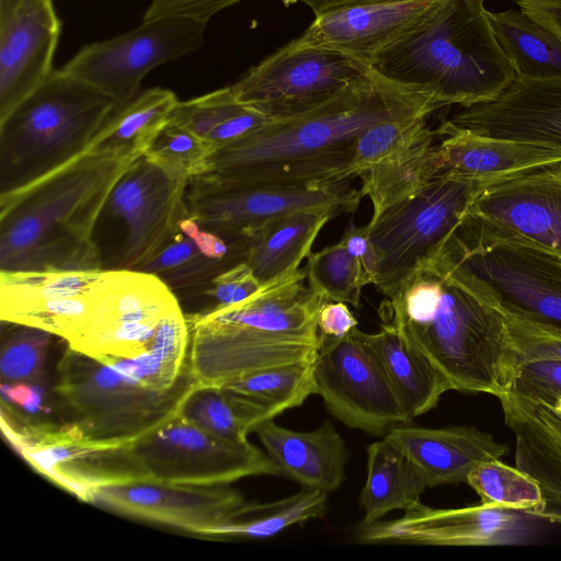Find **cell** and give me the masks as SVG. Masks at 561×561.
Masks as SVG:
<instances>
[{
	"label": "cell",
	"instance_id": "cell-12",
	"mask_svg": "<svg viewBox=\"0 0 561 561\" xmlns=\"http://www.w3.org/2000/svg\"><path fill=\"white\" fill-rule=\"evenodd\" d=\"M370 69L341 51L294 39L252 67L231 89L240 104L280 118L325 103Z\"/></svg>",
	"mask_w": 561,
	"mask_h": 561
},
{
	"label": "cell",
	"instance_id": "cell-14",
	"mask_svg": "<svg viewBox=\"0 0 561 561\" xmlns=\"http://www.w3.org/2000/svg\"><path fill=\"white\" fill-rule=\"evenodd\" d=\"M207 23L182 16L142 20L135 30L82 47L61 69L122 106L139 93L147 73L198 49Z\"/></svg>",
	"mask_w": 561,
	"mask_h": 561
},
{
	"label": "cell",
	"instance_id": "cell-11",
	"mask_svg": "<svg viewBox=\"0 0 561 561\" xmlns=\"http://www.w3.org/2000/svg\"><path fill=\"white\" fill-rule=\"evenodd\" d=\"M363 195L350 181L318 185L244 182L207 172L186 187L191 217L224 236L249 237L270 220L299 210L354 213Z\"/></svg>",
	"mask_w": 561,
	"mask_h": 561
},
{
	"label": "cell",
	"instance_id": "cell-48",
	"mask_svg": "<svg viewBox=\"0 0 561 561\" xmlns=\"http://www.w3.org/2000/svg\"><path fill=\"white\" fill-rule=\"evenodd\" d=\"M261 286L249 265L242 262L217 275L203 294L215 301L214 306H229L249 298Z\"/></svg>",
	"mask_w": 561,
	"mask_h": 561
},
{
	"label": "cell",
	"instance_id": "cell-2",
	"mask_svg": "<svg viewBox=\"0 0 561 561\" xmlns=\"http://www.w3.org/2000/svg\"><path fill=\"white\" fill-rule=\"evenodd\" d=\"M135 160L84 151L0 194V272L105 268L94 239L110 194Z\"/></svg>",
	"mask_w": 561,
	"mask_h": 561
},
{
	"label": "cell",
	"instance_id": "cell-52",
	"mask_svg": "<svg viewBox=\"0 0 561 561\" xmlns=\"http://www.w3.org/2000/svg\"><path fill=\"white\" fill-rule=\"evenodd\" d=\"M341 240L347 252L362 263L370 284H373L377 267V256L369 240L367 224L364 226L348 225Z\"/></svg>",
	"mask_w": 561,
	"mask_h": 561
},
{
	"label": "cell",
	"instance_id": "cell-49",
	"mask_svg": "<svg viewBox=\"0 0 561 561\" xmlns=\"http://www.w3.org/2000/svg\"><path fill=\"white\" fill-rule=\"evenodd\" d=\"M240 1L243 0H150L142 20L182 16L208 23L216 13Z\"/></svg>",
	"mask_w": 561,
	"mask_h": 561
},
{
	"label": "cell",
	"instance_id": "cell-3",
	"mask_svg": "<svg viewBox=\"0 0 561 561\" xmlns=\"http://www.w3.org/2000/svg\"><path fill=\"white\" fill-rule=\"evenodd\" d=\"M484 12V0H443L419 30L380 54L371 68L432 95L439 108L493 100L516 75Z\"/></svg>",
	"mask_w": 561,
	"mask_h": 561
},
{
	"label": "cell",
	"instance_id": "cell-19",
	"mask_svg": "<svg viewBox=\"0 0 561 561\" xmlns=\"http://www.w3.org/2000/svg\"><path fill=\"white\" fill-rule=\"evenodd\" d=\"M90 503L116 514L216 539L247 503L242 493L226 485H171L124 482L99 486Z\"/></svg>",
	"mask_w": 561,
	"mask_h": 561
},
{
	"label": "cell",
	"instance_id": "cell-8",
	"mask_svg": "<svg viewBox=\"0 0 561 561\" xmlns=\"http://www.w3.org/2000/svg\"><path fill=\"white\" fill-rule=\"evenodd\" d=\"M492 185L484 179L442 170L415 194L371 218L367 227L377 256L373 282L377 290L387 300L400 298L424 273L474 198Z\"/></svg>",
	"mask_w": 561,
	"mask_h": 561
},
{
	"label": "cell",
	"instance_id": "cell-53",
	"mask_svg": "<svg viewBox=\"0 0 561 561\" xmlns=\"http://www.w3.org/2000/svg\"><path fill=\"white\" fill-rule=\"evenodd\" d=\"M2 400L20 407L28 413H37L43 409L44 390L42 385L18 381L2 382Z\"/></svg>",
	"mask_w": 561,
	"mask_h": 561
},
{
	"label": "cell",
	"instance_id": "cell-15",
	"mask_svg": "<svg viewBox=\"0 0 561 561\" xmlns=\"http://www.w3.org/2000/svg\"><path fill=\"white\" fill-rule=\"evenodd\" d=\"M319 337L316 394L334 417L351 428L382 437L393 427L411 423L357 327L342 339Z\"/></svg>",
	"mask_w": 561,
	"mask_h": 561
},
{
	"label": "cell",
	"instance_id": "cell-20",
	"mask_svg": "<svg viewBox=\"0 0 561 561\" xmlns=\"http://www.w3.org/2000/svg\"><path fill=\"white\" fill-rule=\"evenodd\" d=\"M186 187L187 183L171 179L144 154L128 167L105 207L126 227L116 268L140 270L167 244L190 215Z\"/></svg>",
	"mask_w": 561,
	"mask_h": 561
},
{
	"label": "cell",
	"instance_id": "cell-28",
	"mask_svg": "<svg viewBox=\"0 0 561 561\" xmlns=\"http://www.w3.org/2000/svg\"><path fill=\"white\" fill-rule=\"evenodd\" d=\"M405 413L413 420L433 408L451 389L446 377L392 327L375 333L360 330Z\"/></svg>",
	"mask_w": 561,
	"mask_h": 561
},
{
	"label": "cell",
	"instance_id": "cell-55",
	"mask_svg": "<svg viewBox=\"0 0 561 561\" xmlns=\"http://www.w3.org/2000/svg\"><path fill=\"white\" fill-rule=\"evenodd\" d=\"M285 3L301 2L309 7L314 15L325 13L343 7H350L355 4L389 1V0H283Z\"/></svg>",
	"mask_w": 561,
	"mask_h": 561
},
{
	"label": "cell",
	"instance_id": "cell-7",
	"mask_svg": "<svg viewBox=\"0 0 561 561\" xmlns=\"http://www.w3.org/2000/svg\"><path fill=\"white\" fill-rule=\"evenodd\" d=\"M440 279L443 293L435 312L423 323L392 328L446 377L453 390L499 397L512 386L517 370L504 317Z\"/></svg>",
	"mask_w": 561,
	"mask_h": 561
},
{
	"label": "cell",
	"instance_id": "cell-9",
	"mask_svg": "<svg viewBox=\"0 0 561 561\" xmlns=\"http://www.w3.org/2000/svg\"><path fill=\"white\" fill-rule=\"evenodd\" d=\"M196 386L187 367L174 388L153 390L67 346L57 364L54 392L70 422L87 435L130 442L176 415Z\"/></svg>",
	"mask_w": 561,
	"mask_h": 561
},
{
	"label": "cell",
	"instance_id": "cell-40",
	"mask_svg": "<svg viewBox=\"0 0 561 561\" xmlns=\"http://www.w3.org/2000/svg\"><path fill=\"white\" fill-rule=\"evenodd\" d=\"M308 286L327 301L359 306L362 289L370 280L362 263L346 250L342 240L307 255Z\"/></svg>",
	"mask_w": 561,
	"mask_h": 561
},
{
	"label": "cell",
	"instance_id": "cell-57",
	"mask_svg": "<svg viewBox=\"0 0 561 561\" xmlns=\"http://www.w3.org/2000/svg\"><path fill=\"white\" fill-rule=\"evenodd\" d=\"M541 1H554V2H561V0H541Z\"/></svg>",
	"mask_w": 561,
	"mask_h": 561
},
{
	"label": "cell",
	"instance_id": "cell-23",
	"mask_svg": "<svg viewBox=\"0 0 561 561\" xmlns=\"http://www.w3.org/2000/svg\"><path fill=\"white\" fill-rule=\"evenodd\" d=\"M60 31L53 0H25L0 22V121L54 71Z\"/></svg>",
	"mask_w": 561,
	"mask_h": 561
},
{
	"label": "cell",
	"instance_id": "cell-35",
	"mask_svg": "<svg viewBox=\"0 0 561 561\" xmlns=\"http://www.w3.org/2000/svg\"><path fill=\"white\" fill-rule=\"evenodd\" d=\"M328 493L302 488L301 491L268 503H245L237 516L217 534L216 539H260L311 519L323 518Z\"/></svg>",
	"mask_w": 561,
	"mask_h": 561
},
{
	"label": "cell",
	"instance_id": "cell-45",
	"mask_svg": "<svg viewBox=\"0 0 561 561\" xmlns=\"http://www.w3.org/2000/svg\"><path fill=\"white\" fill-rule=\"evenodd\" d=\"M518 469L538 481L543 493V504L529 515L561 524V461L547 450L523 444L515 453Z\"/></svg>",
	"mask_w": 561,
	"mask_h": 561
},
{
	"label": "cell",
	"instance_id": "cell-38",
	"mask_svg": "<svg viewBox=\"0 0 561 561\" xmlns=\"http://www.w3.org/2000/svg\"><path fill=\"white\" fill-rule=\"evenodd\" d=\"M428 116L416 114L387 119L364 130L353 144L351 178L420 142L439 139L436 129L427 125Z\"/></svg>",
	"mask_w": 561,
	"mask_h": 561
},
{
	"label": "cell",
	"instance_id": "cell-5",
	"mask_svg": "<svg viewBox=\"0 0 561 561\" xmlns=\"http://www.w3.org/2000/svg\"><path fill=\"white\" fill-rule=\"evenodd\" d=\"M424 273L463 288L502 316L561 334V256L519 239L451 234Z\"/></svg>",
	"mask_w": 561,
	"mask_h": 561
},
{
	"label": "cell",
	"instance_id": "cell-50",
	"mask_svg": "<svg viewBox=\"0 0 561 561\" xmlns=\"http://www.w3.org/2000/svg\"><path fill=\"white\" fill-rule=\"evenodd\" d=\"M268 119L270 117L261 112L247 107L243 112L218 125L205 138L216 151L250 134Z\"/></svg>",
	"mask_w": 561,
	"mask_h": 561
},
{
	"label": "cell",
	"instance_id": "cell-42",
	"mask_svg": "<svg viewBox=\"0 0 561 561\" xmlns=\"http://www.w3.org/2000/svg\"><path fill=\"white\" fill-rule=\"evenodd\" d=\"M215 152L204 137L169 122L144 153L173 180L188 182L209 172V159Z\"/></svg>",
	"mask_w": 561,
	"mask_h": 561
},
{
	"label": "cell",
	"instance_id": "cell-22",
	"mask_svg": "<svg viewBox=\"0 0 561 561\" xmlns=\"http://www.w3.org/2000/svg\"><path fill=\"white\" fill-rule=\"evenodd\" d=\"M449 130H468L561 150V79L515 78L493 100L461 106L436 128L438 135Z\"/></svg>",
	"mask_w": 561,
	"mask_h": 561
},
{
	"label": "cell",
	"instance_id": "cell-41",
	"mask_svg": "<svg viewBox=\"0 0 561 561\" xmlns=\"http://www.w3.org/2000/svg\"><path fill=\"white\" fill-rule=\"evenodd\" d=\"M505 424L561 461V400L522 393L512 387L496 397Z\"/></svg>",
	"mask_w": 561,
	"mask_h": 561
},
{
	"label": "cell",
	"instance_id": "cell-51",
	"mask_svg": "<svg viewBox=\"0 0 561 561\" xmlns=\"http://www.w3.org/2000/svg\"><path fill=\"white\" fill-rule=\"evenodd\" d=\"M357 327V320L347 304L325 301L319 311L318 331L320 335L342 339Z\"/></svg>",
	"mask_w": 561,
	"mask_h": 561
},
{
	"label": "cell",
	"instance_id": "cell-13",
	"mask_svg": "<svg viewBox=\"0 0 561 561\" xmlns=\"http://www.w3.org/2000/svg\"><path fill=\"white\" fill-rule=\"evenodd\" d=\"M180 308L156 275L105 268L90 320L67 346L100 362L136 357L150 351L161 321Z\"/></svg>",
	"mask_w": 561,
	"mask_h": 561
},
{
	"label": "cell",
	"instance_id": "cell-43",
	"mask_svg": "<svg viewBox=\"0 0 561 561\" xmlns=\"http://www.w3.org/2000/svg\"><path fill=\"white\" fill-rule=\"evenodd\" d=\"M8 324L10 328L2 335L0 348L2 382L42 385L45 355L54 335L34 327Z\"/></svg>",
	"mask_w": 561,
	"mask_h": 561
},
{
	"label": "cell",
	"instance_id": "cell-30",
	"mask_svg": "<svg viewBox=\"0 0 561 561\" xmlns=\"http://www.w3.org/2000/svg\"><path fill=\"white\" fill-rule=\"evenodd\" d=\"M428 488L415 465L385 437L367 447V478L359 502L360 525H371L393 511L407 512L420 505Z\"/></svg>",
	"mask_w": 561,
	"mask_h": 561
},
{
	"label": "cell",
	"instance_id": "cell-56",
	"mask_svg": "<svg viewBox=\"0 0 561 561\" xmlns=\"http://www.w3.org/2000/svg\"><path fill=\"white\" fill-rule=\"evenodd\" d=\"M25 0H0V22L10 16Z\"/></svg>",
	"mask_w": 561,
	"mask_h": 561
},
{
	"label": "cell",
	"instance_id": "cell-44",
	"mask_svg": "<svg viewBox=\"0 0 561 561\" xmlns=\"http://www.w3.org/2000/svg\"><path fill=\"white\" fill-rule=\"evenodd\" d=\"M231 85L176 104L169 122L206 137L218 125L243 112Z\"/></svg>",
	"mask_w": 561,
	"mask_h": 561
},
{
	"label": "cell",
	"instance_id": "cell-33",
	"mask_svg": "<svg viewBox=\"0 0 561 561\" xmlns=\"http://www.w3.org/2000/svg\"><path fill=\"white\" fill-rule=\"evenodd\" d=\"M437 138L410 147L362 172L360 193L369 198L373 216L410 197L443 170Z\"/></svg>",
	"mask_w": 561,
	"mask_h": 561
},
{
	"label": "cell",
	"instance_id": "cell-25",
	"mask_svg": "<svg viewBox=\"0 0 561 561\" xmlns=\"http://www.w3.org/2000/svg\"><path fill=\"white\" fill-rule=\"evenodd\" d=\"M248 237L215 232L190 215L167 244L140 270L159 277L174 294L205 290L221 272L245 262Z\"/></svg>",
	"mask_w": 561,
	"mask_h": 561
},
{
	"label": "cell",
	"instance_id": "cell-54",
	"mask_svg": "<svg viewBox=\"0 0 561 561\" xmlns=\"http://www.w3.org/2000/svg\"><path fill=\"white\" fill-rule=\"evenodd\" d=\"M520 10L551 30L561 38V2L541 0H512Z\"/></svg>",
	"mask_w": 561,
	"mask_h": 561
},
{
	"label": "cell",
	"instance_id": "cell-46",
	"mask_svg": "<svg viewBox=\"0 0 561 561\" xmlns=\"http://www.w3.org/2000/svg\"><path fill=\"white\" fill-rule=\"evenodd\" d=\"M504 317L507 334L514 348L517 367L533 359H561V334L528 322Z\"/></svg>",
	"mask_w": 561,
	"mask_h": 561
},
{
	"label": "cell",
	"instance_id": "cell-10",
	"mask_svg": "<svg viewBox=\"0 0 561 561\" xmlns=\"http://www.w3.org/2000/svg\"><path fill=\"white\" fill-rule=\"evenodd\" d=\"M118 457L136 481L171 485H226L247 477L283 476L249 440L218 438L180 413L127 443Z\"/></svg>",
	"mask_w": 561,
	"mask_h": 561
},
{
	"label": "cell",
	"instance_id": "cell-21",
	"mask_svg": "<svg viewBox=\"0 0 561 561\" xmlns=\"http://www.w3.org/2000/svg\"><path fill=\"white\" fill-rule=\"evenodd\" d=\"M443 0H389L339 8L316 15L296 38L305 46L346 54L368 67L416 30Z\"/></svg>",
	"mask_w": 561,
	"mask_h": 561
},
{
	"label": "cell",
	"instance_id": "cell-6",
	"mask_svg": "<svg viewBox=\"0 0 561 561\" xmlns=\"http://www.w3.org/2000/svg\"><path fill=\"white\" fill-rule=\"evenodd\" d=\"M187 367L198 386L220 387L255 371L316 358L320 337L252 295L186 316Z\"/></svg>",
	"mask_w": 561,
	"mask_h": 561
},
{
	"label": "cell",
	"instance_id": "cell-32",
	"mask_svg": "<svg viewBox=\"0 0 561 561\" xmlns=\"http://www.w3.org/2000/svg\"><path fill=\"white\" fill-rule=\"evenodd\" d=\"M484 13L517 79H561V38L557 34L520 9H485Z\"/></svg>",
	"mask_w": 561,
	"mask_h": 561
},
{
	"label": "cell",
	"instance_id": "cell-47",
	"mask_svg": "<svg viewBox=\"0 0 561 561\" xmlns=\"http://www.w3.org/2000/svg\"><path fill=\"white\" fill-rule=\"evenodd\" d=\"M513 389L542 399L561 400V359H533L516 370Z\"/></svg>",
	"mask_w": 561,
	"mask_h": 561
},
{
	"label": "cell",
	"instance_id": "cell-34",
	"mask_svg": "<svg viewBox=\"0 0 561 561\" xmlns=\"http://www.w3.org/2000/svg\"><path fill=\"white\" fill-rule=\"evenodd\" d=\"M179 413L205 432L233 443L248 442L249 434L267 421L260 408L224 386L197 385Z\"/></svg>",
	"mask_w": 561,
	"mask_h": 561
},
{
	"label": "cell",
	"instance_id": "cell-1",
	"mask_svg": "<svg viewBox=\"0 0 561 561\" xmlns=\"http://www.w3.org/2000/svg\"><path fill=\"white\" fill-rule=\"evenodd\" d=\"M438 105L420 90L393 82L373 68L325 103L300 114L270 118L218 150L209 172L244 181L318 185L350 181L353 144L371 125Z\"/></svg>",
	"mask_w": 561,
	"mask_h": 561
},
{
	"label": "cell",
	"instance_id": "cell-24",
	"mask_svg": "<svg viewBox=\"0 0 561 561\" xmlns=\"http://www.w3.org/2000/svg\"><path fill=\"white\" fill-rule=\"evenodd\" d=\"M383 437L415 465L428 488L466 482L477 465L502 459L510 450L508 444L470 425L433 428L407 423Z\"/></svg>",
	"mask_w": 561,
	"mask_h": 561
},
{
	"label": "cell",
	"instance_id": "cell-26",
	"mask_svg": "<svg viewBox=\"0 0 561 561\" xmlns=\"http://www.w3.org/2000/svg\"><path fill=\"white\" fill-rule=\"evenodd\" d=\"M254 433L283 476L302 488L329 494L344 482L350 451L331 422L325 421L313 431H295L271 419L260 424Z\"/></svg>",
	"mask_w": 561,
	"mask_h": 561
},
{
	"label": "cell",
	"instance_id": "cell-18",
	"mask_svg": "<svg viewBox=\"0 0 561 561\" xmlns=\"http://www.w3.org/2000/svg\"><path fill=\"white\" fill-rule=\"evenodd\" d=\"M530 515L496 506L459 508L413 507L397 519L359 525L362 543L451 547L510 546L525 542L533 533Z\"/></svg>",
	"mask_w": 561,
	"mask_h": 561
},
{
	"label": "cell",
	"instance_id": "cell-39",
	"mask_svg": "<svg viewBox=\"0 0 561 561\" xmlns=\"http://www.w3.org/2000/svg\"><path fill=\"white\" fill-rule=\"evenodd\" d=\"M466 483L485 505L529 515L543 504V493L538 481L517 467L504 463L501 459L477 465L469 472Z\"/></svg>",
	"mask_w": 561,
	"mask_h": 561
},
{
	"label": "cell",
	"instance_id": "cell-16",
	"mask_svg": "<svg viewBox=\"0 0 561 561\" xmlns=\"http://www.w3.org/2000/svg\"><path fill=\"white\" fill-rule=\"evenodd\" d=\"M453 234L465 239H519L561 256V163L482 191Z\"/></svg>",
	"mask_w": 561,
	"mask_h": 561
},
{
	"label": "cell",
	"instance_id": "cell-29",
	"mask_svg": "<svg viewBox=\"0 0 561 561\" xmlns=\"http://www.w3.org/2000/svg\"><path fill=\"white\" fill-rule=\"evenodd\" d=\"M337 215L327 209L290 213L270 220L249 236L245 263L261 285L297 270L322 228Z\"/></svg>",
	"mask_w": 561,
	"mask_h": 561
},
{
	"label": "cell",
	"instance_id": "cell-37",
	"mask_svg": "<svg viewBox=\"0 0 561 561\" xmlns=\"http://www.w3.org/2000/svg\"><path fill=\"white\" fill-rule=\"evenodd\" d=\"M104 271L0 272V319L43 301L91 295Z\"/></svg>",
	"mask_w": 561,
	"mask_h": 561
},
{
	"label": "cell",
	"instance_id": "cell-27",
	"mask_svg": "<svg viewBox=\"0 0 561 561\" xmlns=\"http://www.w3.org/2000/svg\"><path fill=\"white\" fill-rule=\"evenodd\" d=\"M443 170H451L497 184L518 175L561 163V150L468 130L438 135Z\"/></svg>",
	"mask_w": 561,
	"mask_h": 561
},
{
	"label": "cell",
	"instance_id": "cell-17",
	"mask_svg": "<svg viewBox=\"0 0 561 561\" xmlns=\"http://www.w3.org/2000/svg\"><path fill=\"white\" fill-rule=\"evenodd\" d=\"M1 428L35 471L88 503L101 483L106 459L129 443L92 438L73 422L57 424L21 416L4 400Z\"/></svg>",
	"mask_w": 561,
	"mask_h": 561
},
{
	"label": "cell",
	"instance_id": "cell-4",
	"mask_svg": "<svg viewBox=\"0 0 561 561\" xmlns=\"http://www.w3.org/2000/svg\"><path fill=\"white\" fill-rule=\"evenodd\" d=\"M116 107L90 83L54 70L0 121V194L23 187L87 151Z\"/></svg>",
	"mask_w": 561,
	"mask_h": 561
},
{
	"label": "cell",
	"instance_id": "cell-36",
	"mask_svg": "<svg viewBox=\"0 0 561 561\" xmlns=\"http://www.w3.org/2000/svg\"><path fill=\"white\" fill-rule=\"evenodd\" d=\"M314 359L262 369L224 387L251 401L271 420L316 394Z\"/></svg>",
	"mask_w": 561,
	"mask_h": 561
},
{
	"label": "cell",
	"instance_id": "cell-31",
	"mask_svg": "<svg viewBox=\"0 0 561 561\" xmlns=\"http://www.w3.org/2000/svg\"><path fill=\"white\" fill-rule=\"evenodd\" d=\"M178 103L176 95L168 89L152 88L139 93L116 107L87 151L136 160L169 123Z\"/></svg>",
	"mask_w": 561,
	"mask_h": 561
}]
</instances>
